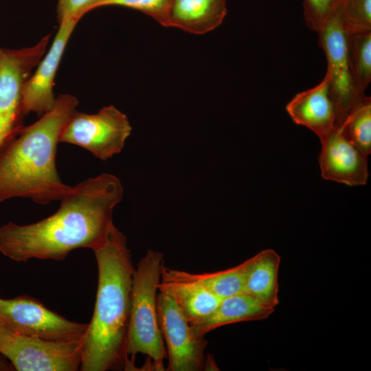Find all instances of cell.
<instances>
[{
	"instance_id": "1",
	"label": "cell",
	"mask_w": 371,
	"mask_h": 371,
	"mask_svg": "<svg viewBox=\"0 0 371 371\" xmlns=\"http://www.w3.org/2000/svg\"><path fill=\"white\" fill-rule=\"evenodd\" d=\"M123 196L122 184L114 175L86 179L71 188L49 216L28 225H2L0 252L14 261L26 262L63 260L74 249H93L113 225V210Z\"/></svg>"
},
{
	"instance_id": "2",
	"label": "cell",
	"mask_w": 371,
	"mask_h": 371,
	"mask_svg": "<svg viewBox=\"0 0 371 371\" xmlns=\"http://www.w3.org/2000/svg\"><path fill=\"white\" fill-rule=\"evenodd\" d=\"M98 289L82 339V371L126 370V339L135 271L125 235L113 224L93 249Z\"/></svg>"
},
{
	"instance_id": "3",
	"label": "cell",
	"mask_w": 371,
	"mask_h": 371,
	"mask_svg": "<svg viewBox=\"0 0 371 371\" xmlns=\"http://www.w3.org/2000/svg\"><path fill=\"white\" fill-rule=\"evenodd\" d=\"M78 105L75 96L58 95L50 111L24 126L0 152V203L21 197L47 205L70 190L58 175L56 157L60 135Z\"/></svg>"
},
{
	"instance_id": "4",
	"label": "cell",
	"mask_w": 371,
	"mask_h": 371,
	"mask_svg": "<svg viewBox=\"0 0 371 371\" xmlns=\"http://www.w3.org/2000/svg\"><path fill=\"white\" fill-rule=\"evenodd\" d=\"M164 255L148 249L135 268L133 276L131 304L126 339V354L131 356V368L134 357L147 355L153 370L164 371L166 350L159 326L157 296L161 281Z\"/></svg>"
},
{
	"instance_id": "5",
	"label": "cell",
	"mask_w": 371,
	"mask_h": 371,
	"mask_svg": "<svg viewBox=\"0 0 371 371\" xmlns=\"http://www.w3.org/2000/svg\"><path fill=\"white\" fill-rule=\"evenodd\" d=\"M50 35L32 47L2 49L0 56V152L24 127L23 90L44 56Z\"/></svg>"
},
{
	"instance_id": "6",
	"label": "cell",
	"mask_w": 371,
	"mask_h": 371,
	"mask_svg": "<svg viewBox=\"0 0 371 371\" xmlns=\"http://www.w3.org/2000/svg\"><path fill=\"white\" fill-rule=\"evenodd\" d=\"M131 132L127 116L113 105L91 114L76 110L63 128L60 142L80 146L106 161L122 150Z\"/></svg>"
},
{
	"instance_id": "7",
	"label": "cell",
	"mask_w": 371,
	"mask_h": 371,
	"mask_svg": "<svg viewBox=\"0 0 371 371\" xmlns=\"http://www.w3.org/2000/svg\"><path fill=\"white\" fill-rule=\"evenodd\" d=\"M327 59L326 75L335 110V128L344 122L352 109L365 95L358 91L353 79L349 53V35L339 10L317 32Z\"/></svg>"
},
{
	"instance_id": "8",
	"label": "cell",
	"mask_w": 371,
	"mask_h": 371,
	"mask_svg": "<svg viewBox=\"0 0 371 371\" xmlns=\"http://www.w3.org/2000/svg\"><path fill=\"white\" fill-rule=\"evenodd\" d=\"M0 323L15 335L50 340L83 338L87 324L70 321L28 295L0 298Z\"/></svg>"
},
{
	"instance_id": "9",
	"label": "cell",
	"mask_w": 371,
	"mask_h": 371,
	"mask_svg": "<svg viewBox=\"0 0 371 371\" xmlns=\"http://www.w3.org/2000/svg\"><path fill=\"white\" fill-rule=\"evenodd\" d=\"M82 339L50 340L14 335L1 347L0 354L18 371H76L82 363Z\"/></svg>"
},
{
	"instance_id": "10",
	"label": "cell",
	"mask_w": 371,
	"mask_h": 371,
	"mask_svg": "<svg viewBox=\"0 0 371 371\" xmlns=\"http://www.w3.org/2000/svg\"><path fill=\"white\" fill-rule=\"evenodd\" d=\"M159 326L166 344L168 371H199L205 366L207 341L192 329L186 317L166 294L157 296Z\"/></svg>"
},
{
	"instance_id": "11",
	"label": "cell",
	"mask_w": 371,
	"mask_h": 371,
	"mask_svg": "<svg viewBox=\"0 0 371 371\" xmlns=\"http://www.w3.org/2000/svg\"><path fill=\"white\" fill-rule=\"evenodd\" d=\"M80 20L65 19L59 23L58 32L47 54L36 66V71L27 80L23 90V109L27 115H42L55 104L54 79L69 39Z\"/></svg>"
},
{
	"instance_id": "12",
	"label": "cell",
	"mask_w": 371,
	"mask_h": 371,
	"mask_svg": "<svg viewBox=\"0 0 371 371\" xmlns=\"http://www.w3.org/2000/svg\"><path fill=\"white\" fill-rule=\"evenodd\" d=\"M320 141L318 161L324 179L349 186L366 184L369 177L368 156L350 143L339 128Z\"/></svg>"
},
{
	"instance_id": "13",
	"label": "cell",
	"mask_w": 371,
	"mask_h": 371,
	"mask_svg": "<svg viewBox=\"0 0 371 371\" xmlns=\"http://www.w3.org/2000/svg\"><path fill=\"white\" fill-rule=\"evenodd\" d=\"M158 290L175 302L190 324L210 315L221 300L193 278L190 273L164 265L161 268Z\"/></svg>"
},
{
	"instance_id": "14",
	"label": "cell",
	"mask_w": 371,
	"mask_h": 371,
	"mask_svg": "<svg viewBox=\"0 0 371 371\" xmlns=\"http://www.w3.org/2000/svg\"><path fill=\"white\" fill-rule=\"evenodd\" d=\"M293 121L323 139L335 128V110L326 74L315 87L296 94L286 106Z\"/></svg>"
},
{
	"instance_id": "15",
	"label": "cell",
	"mask_w": 371,
	"mask_h": 371,
	"mask_svg": "<svg viewBox=\"0 0 371 371\" xmlns=\"http://www.w3.org/2000/svg\"><path fill=\"white\" fill-rule=\"evenodd\" d=\"M227 12L226 0H174L168 27L204 34L217 28Z\"/></svg>"
},
{
	"instance_id": "16",
	"label": "cell",
	"mask_w": 371,
	"mask_h": 371,
	"mask_svg": "<svg viewBox=\"0 0 371 371\" xmlns=\"http://www.w3.org/2000/svg\"><path fill=\"white\" fill-rule=\"evenodd\" d=\"M275 308L267 307L245 293L221 299L216 309L207 317L190 324L200 336L221 326L234 323L262 320L270 316Z\"/></svg>"
},
{
	"instance_id": "17",
	"label": "cell",
	"mask_w": 371,
	"mask_h": 371,
	"mask_svg": "<svg viewBox=\"0 0 371 371\" xmlns=\"http://www.w3.org/2000/svg\"><path fill=\"white\" fill-rule=\"evenodd\" d=\"M280 256L271 249L262 250L251 258L244 293L264 306L275 308L278 300V271Z\"/></svg>"
},
{
	"instance_id": "18",
	"label": "cell",
	"mask_w": 371,
	"mask_h": 371,
	"mask_svg": "<svg viewBox=\"0 0 371 371\" xmlns=\"http://www.w3.org/2000/svg\"><path fill=\"white\" fill-rule=\"evenodd\" d=\"M338 128L350 143L368 157L371 153V98L364 95Z\"/></svg>"
},
{
	"instance_id": "19",
	"label": "cell",
	"mask_w": 371,
	"mask_h": 371,
	"mask_svg": "<svg viewBox=\"0 0 371 371\" xmlns=\"http://www.w3.org/2000/svg\"><path fill=\"white\" fill-rule=\"evenodd\" d=\"M250 264L251 258L225 270L204 273H190V275L218 297L223 299L244 293Z\"/></svg>"
},
{
	"instance_id": "20",
	"label": "cell",
	"mask_w": 371,
	"mask_h": 371,
	"mask_svg": "<svg viewBox=\"0 0 371 371\" xmlns=\"http://www.w3.org/2000/svg\"><path fill=\"white\" fill-rule=\"evenodd\" d=\"M353 79L361 95L371 80V32L348 33Z\"/></svg>"
},
{
	"instance_id": "21",
	"label": "cell",
	"mask_w": 371,
	"mask_h": 371,
	"mask_svg": "<svg viewBox=\"0 0 371 371\" xmlns=\"http://www.w3.org/2000/svg\"><path fill=\"white\" fill-rule=\"evenodd\" d=\"M174 0H92L81 12L85 14L100 7L118 5L136 10L150 16L164 27H168L170 10Z\"/></svg>"
},
{
	"instance_id": "22",
	"label": "cell",
	"mask_w": 371,
	"mask_h": 371,
	"mask_svg": "<svg viewBox=\"0 0 371 371\" xmlns=\"http://www.w3.org/2000/svg\"><path fill=\"white\" fill-rule=\"evenodd\" d=\"M339 14L348 33L371 32V0H344Z\"/></svg>"
},
{
	"instance_id": "23",
	"label": "cell",
	"mask_w": 371,
	"mask_h": 371,
	"mask_svg": "<svg viewBox=\"0 0 371 371\" xmlns=\"http://www.w3.org/2000/svg\"><path fill=\"white\" fill-rule=\"evenodd\" d=\"M344 0H304L306 25L316 32L337 12Z\"/></svg>"
},
{
	"instance_id": "24",
	"label": "cell",
	"mask_w": 371,
	"mask_h": 371,
	"mask_svg": "<svg viewBox=\"0 0 371 371\" xmlns=\"http://www.w3.org/2000/svg\"><path fill=\"white\" fill-rule=\"evenodd\" d=\"M92 0H58L56 13L59 23L65 19H80L81 12Z\"/></svg>"
},
{
	"instance_id": "25",
	"label": "cell",
	"mask_w": 371,
	"mask_h": 371,
	"mask_svg": "<svg viewBox=\"0 0 371 371\" xmlns=\"http://www.w3.org/2000/svg\"><path fill=\"white\" fill-rule=\"evenodd\" d=\"M15 334L5 327L0 323V348L8 340H10Z\"/></svg>"
},
{
	"instance_id": "26",
	"label": "cell",
	"mask_w": 371,
	"mask_h": 371,
	"mask_svg": "<svg viewBox=\"0 0 371 371\" xmlns=\"http://www.w3.org/2000/svg\"><path fill=\"white\" fill-rule=\"evenodd\" d=\"M3 356L0 354V370H8L9 366L6 363L7 362L1 358Z\"/></svg>"
},
{
	"instance_id": "27",
	"label": "cell",
	"mask_w": 371,
	"mask_h": 371,
	"mask_svg": "<svg viewBox=\"0 0 371 371\" xmlns=\"http://www.w3.org/2000/svg\"><path fill=\"white\" fill-rule=\"evenodd\" d=\"M1 52H2V49L0 48V56H1Z\"/></svg>"
}]
</instances>
